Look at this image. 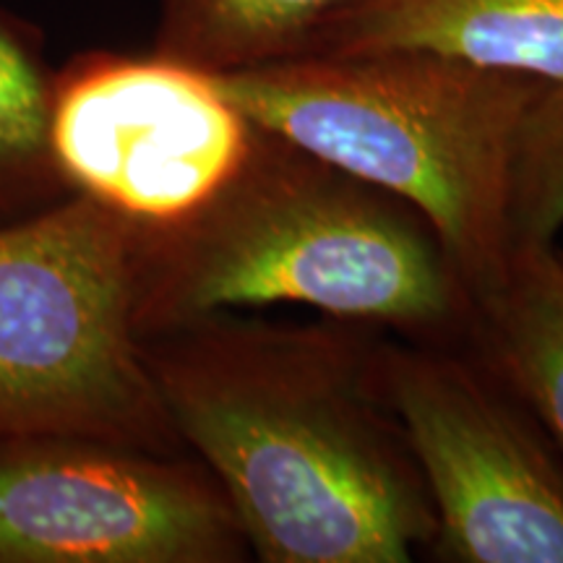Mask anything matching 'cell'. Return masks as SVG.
Returning <instances> with one entry per match:
<instances>
[{"instance_id":"52a82bcc","label":"cell","mask_w":563,"mask_h":563,"mask_svg":"<svg viewBox=\"0 0 563 563\" xmlns=\"http://www.w3.org/2000/svg\"><path fill=\"white\" fill-rule=\"evenodd\" d=\"M251 548L203 464L79 435L0 441V563H241Z\"/></svg>"},{"instance_id":"30bf717a","label":"cell","mask_w":563,"mask_h":563,"mask_svg":"<svg viewBox=\"0 0 563 563\" xmlns=\"http://www.w3.org/2000/svg\"><path fill=\"white\" fill-rule=\"evenodd\" d=\"M344 0H157L152 53L232 74L306 53L319 24Z\"/></svg>"},{"instance_id":"5b68a950","label":"cell","mask_w":563,"mask_h":563,"mask_svg":"<svg viewBox=\"0 0 563 563\" xmlns=\"http://www.w3.org/2000/svg\"><path fill=\"white\" fill-rule=\"evenodd\" d=\"M384 386L435 511L446 563H563V462L462 344L384 340Z\"/></svg>"},{"instance_id":"3957f363","label":"cell","mask_w":563,"mask_h":563,"mask_svg":"<svg viewBox=\"0 0 563 563\" xmlns=\"http://www.w3.org/2000/svg\"><path fill=\"white\" fill-rule=\"evenodd\" d=\"M209 76L253 123L418 209L470 292L509 258L519 133L545 81L420 47Z\"/></svg>"},{"instance_id":"8992f818","label":"cell","mask_w":563,"mask_h":563,"mask_svg":"<svg viewBox=\"0 0 563 563\" xmlns=\"http://www.w3.org/2000/svg\"><path fill=\"white\" fill-rule=\"evenodd\" d=\"M258 125L199 68L91 51L55 70L51 146L70 194L133 235L178 228L249 157Z\"/></svg>"},{"instance_id":"277c9868","label":"cell","mask_w":563,"mask_h":563,"mask_svg":"<svg viewBox=\"0 0 563 563\" xmlns=\"http://www.w3.org/2000/svg\"><path fill=\"white\" fill-rule=\"evenodd\" d=\"M131 230L74 194L0 228V441L186 452L146 368Z\"/></svg>"},{"instance_id":"9c48e42d","label":"cell","mask_w":563,"mask_h":563,"mask_svg":"<svg viewBox=\"0 0 563 563\" xmlns=\"http://www.w3.org/2000/svg\"><path fill=\"white\" fill-rule=\"evenodd\" d=\"M467 347L540 422L563 462V251L517 245L470 292Z\"/></svg>"},{"instance_id":"7a4b0ae2","label":"cell","mask_w":563,"mask_h":563,"mask_svg":"<svg viewBox=\"0 0 563 563\" xmlns=\"http://www.w3.org/2000/svg\"><path fill=\"white\" fill-rule=\"evenodd\" d=\"M131 238L141 340L272 302L410 342L462 344L467 332L470 290L426 217L262 125L194 217Z\"/></svg>"},{"instance_id":"ba28073f","label":"cell","mask_w":563,"mask_h":563,"mask_svg":"<svg viewBox=\"0 0 563 563\" xmlns=\"http://www.w3.org/2000/svg\"><path fill=\"white\" fill-rule=\"evenodd\" d=\"M420 47L563 84V0H344L306 53Z\"/></svg>"},{"instance_id":"6da1fadb","label":"cell","mask_w":563,"mask_h":563,"mask_svg":"<svg viewBox=\"0 0 563 563\" xmlns=\"http://www.w3.org/2000/svg\"><path fill=\"white\" fill-rule=\"evenodd\" d=\"M386 332L201 316L141 340L188 454L264 563H407L435 511L384 386Z\"/></svg>"},{"instance_id":"8fae6325","label":"cell","mask_w":563,"mask_h":563,"mask_svg":"<svg viewBox=\"0 0 563 563\" xmlns=\"http://www.w3.org/2000/svg\"><path fill=\"white\" fill-rule=\"evenodd\" d=\"M53 81L37 34L0 9V228L74 196L51 146Z\"/></svg>"},{"instance_id":"7c38bea8","label":"cell","mask_w":563,"mask_h":563,"mask_svg":"<svg viewBox=\"0 0 563 563\" xmlns=\"http://www.w3.org/2000/svg\"><path fill=\"white\" fill-rule=\"evenodd\" d=\"M514 249L563 228V84H543L525 112L514 170Z\"/></svg>"}]
</instances>
